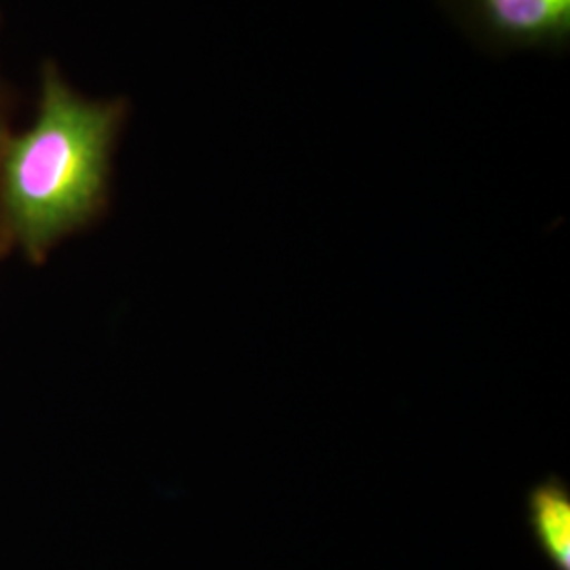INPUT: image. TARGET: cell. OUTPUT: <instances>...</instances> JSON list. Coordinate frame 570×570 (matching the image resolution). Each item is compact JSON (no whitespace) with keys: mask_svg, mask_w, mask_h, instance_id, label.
I'll return each instance as SVG.
<instances>
[{"mask_svg":"<svg viewBox=\"0 0 570 570\" xmlns=\"http://www.w3.org/2000/svg\"><path fill=\"white\" fill-rule=\"evenodd\" d=\"M471 41L494 56L567 53L570 0H438Z\"/></svg>","mask_w":570,"mask_h":570,"instance_id":"cell-2","label":"cell"},{"mask_svg":"<svg viewBox=\"0 0 570 570\" xmlns=\"http://www.w3.org/2000/svg\"><path fill=\"white\" fill-rule=\"evenodd\" d=\"M7 119H4V112H2V102H0V155H2V148H4V142H7V138H9V134H7Z\"/></svg>","mask_w":570,"mask_h":570,"instance_id":"cell-4","label":"cell"},{"mask_svg":"<svg viewBox=\"0 0 570 570\" xmlns=\"http://www.w3.org/2000/svg\"><path fill=\"white\" fill-rule=\"evenodd\" d=\"M35 122L0 155V199L13 237L41 256L87 225L106 202L110 157L127 119L125 100H91L42 70Z\"/></svg>","mask_w":570,"mask_h":570,"instance_id":"cell-1","label":"cell"},{"mask_svg":"<svg viewBox=\"0 0 570 570\" xmlns=\"http://www.w3.org/2000/svg\"><path fill=\"white\" fill-rule=\"evenodd\" d=\"M527 518L537 548L553 570H570V490L553 478L537 484L527 499Z\"/></svg>","mask_w":570,"mask_h":570,"instance_id":"cell-3","label":"cell"}]
</instances>
